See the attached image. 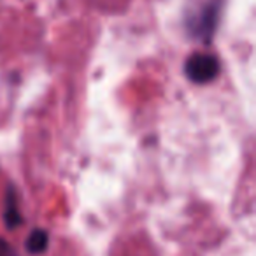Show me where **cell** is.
<instances>
[{"instance_id": "obj_1", "label": "cell", "mask_w": 256, "mask_h": 256, "mask_svg": "<svg viewBox=\"0 0 256 256\" xmlns=\"http://www.w3.org/2000/svg\"><path fill=\"white\" fill-rule=\"evenodd\" d=\"M220 12L221 0H209L206 4H200L198 8L190 11L188 16H186V28L195 39H200L206 44H209L214 32H216Z\"/></svg>"}, {"instance_id": "obj_2", "label": "cell", "mask_w": 256, "mask_h": 256, "mask_svg": "<svg viewBox=\"0 0 256 256\" xmlns=\"http://www.w3.org/2000/svg\"><path fill=\"white\" fill-rule=\"evenodd\" d=\"M184 74L190 81L206 84L220 74V60L210 53H193L184 64Z\"/></svg>"}, {"instance_id": "obj_3", "label": "cell", "mask_w": 256, "mask_h": 256, "mask_svg": "<svg viewBox=\"0 0 256 256\" xmlns=\"http://www.w3.org/2000/svg\"><path fill=\"white\" fill-rule=\"evenodd\" d=\"M4 220L6 224L9 228H14L18 224H22V216H20V209H18V200L12 190H9L8 195H6V209H4Z\"/></svg>"}, {"instance_id": "obj_4", "label": "cell", "mask_w": 256, "mask_h": 256, "mask_svg": "<svg viewBox=\"0 0 256 256\" xmlns=\"http://www.w3.org/2000/svg\"><path fill=\"white\" fill-rule=\"evenodd\" d=\"M48 240H50L48 232L42 230V228H37V230H34L32 234L26 237V244H25L26 251L32 252V254H40V252L46 251Z\"/></svg>"}, {"instance_id": "obj_5", "label": "cell", "mask_w": 256, "mask_h": 256, "mask_svg": "<svg viewBox=\"0 0 256 256\" xmlns=\"http://www.w3.org/2000/svg\"><path fill=\"white\" fill-rule=\"evenodd\" d=\"M0 256H16L14 249H12L11 244H9L8 240H4V238H0Z\"/></svg>"}]
</instances>
